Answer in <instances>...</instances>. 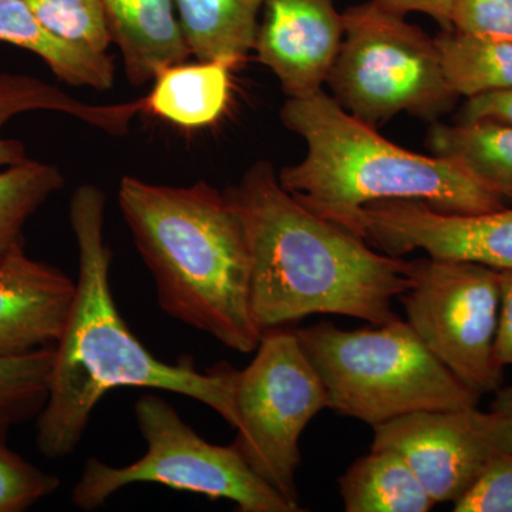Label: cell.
Here are the masks:
<instances>
[{
  "instance_id": "ba28073f",
  "label": "cell",
  "mask_w": 512,
  "mask_h": 512,
  "mask_svg": "<svg viewBox=\"0 0 512 512\" xmlns=\"http://www.w3.org/2000/svg\"><path fill=\"white\" fill-rule=\"evenodd\" d=\"M235 406L239 426L231 446L293 511H301L299 440L313 417L328 409V392L295 330L262 333L251 365L238 370Z\"/></svg>"
},
{
  "instance_id": "ac0fdd59",
  "label": "cell",
  "mask_w": 512,
  "mask_h": 512,
  "mask_svg": "<svg viewBox=\"0 0 512 512\" xmlns=\"http://www.w3.org/2000/svg\"><path fill=\"white\" fill-rule=\"evenodd\" d=\"M265 0H174L178 23L198 62L237 69L254 50Z\"/></svg>"
},
{
  "instance_id": "5b68a950",
  "label": "cell",
  "mask_w": 512,
  "mask_h": 512,
  "mask_svg": "<svg viewBox=\"0 0 512 512\" xmlns=\"http://www.w3.org/2000/svg\"><path fill=\"white\" fill-rule=\"evenodd\" d=\"M295 333L325 384L328 409L342 416L375 427L404 414L480 402L402 319L357 330L320 322Z\"/></svg>"
},
{
  "instance_id": "8fae6325",
  "label": "cell",
  "mask_w": 512,
  "mask_h": 512,
  "mask_svg": "<svg viewBox=\"0 0 512 512\" xmlns=\"http://www.w3.org/2000/svg\"><path fill=\"white\" fill-rule=\"evenodd\" d=\"M363 239L384 254L426 252L431 258L512 271V208L448 214L424 202L379 201L362 214Z\"/></svg>"
},
{
  "instance_id": "277c9868",
  "label": "cell",
  "mask_w": 512,
  "mask_h": 512,
  "mask_svg": "<svg viewBox=\"0 0 512 512\" xmlns=\"http://www.w3.org/2000/svg\"><path fill=\"white\" fill-rule=\"evenodd\" d=\"M281 120L305 141L306 156L282 168L279 183L303 207L356 237L363 238V210L373 202H424L448 214L505 207L461 165L396 146L323 90L286 100Z\"/></svg>"
},
{
  "instance_id": "484cf974",
  "label": "cell",
  "mask_w": 512,
  "mask_h": 512,
  "mask_svg": "<svg viewBox=\"0 0 512 512\" xmlns=\"http://www.w3.org/2000/svg\"><path fill=\"white\" fill-rule=\"evenodd\" d=\"M450 19L457 32L512 42V0H453Z\"/></svg>"
},
{
  "instance_id": "f546056e",
  "label": "cell",
  "mask_w": 512,
  "mask_h": 512,
  "mask_svg": "<svg viewBox=\"0 0 512 512\" xmlns=\"http://www.w3.org/2000/svg\"><path fill=\"white\" fill-rule=\"evenodd\" d=\"M387 8L396 12L407 13L417 12L433 19L441 30L451 29V3L453 0H379Z\"/></svg>"
},
{
  "instance_id": "ffe728a7",
  "label": "cell",
  "mask_w": 512,
  "mask_h": 512,
  "mask_svg": "<svg viewBox=\"0 0 512 512\" xmlns=\"http://www.w3.org/2000/svg\"><path fill=\"white\" fill-rule=\"evenodd\" d=\"M426 144L433 156L454 161L503 200H512V124L490 119L436 121Z\"/></svg>"
},
{
  "instance_id": "603a6c76",
  "label": "cell",
  "mask_w": 512,
  "mask_h": 512,
  "mask_svg": "<svg viewBox=\"0 0 512 512\" xmlns=\"http://www.w3.org/2000/svg\"><path fill=\"white\" fill-rule=\"evenodd\" d=\"M55 346L0 355V434L39 416L49 394Z\"/></svg>"
},
{
  "instance_id": "9c48e42d",
  "label": "cell",
  "mask_w": 512,
  "mask_h": 512,
  "mask_svg": "<svg viewBox=\"0 0 512 512\" xmlns=\"http://www.w3.org/2000/svg\"><path fill=\"white\" fill-rule=\"evenodd\" d=\"M409 275L400 301L421 342L473 392H497L504 379L495 359L500 271L427 256L410 262Z\"/></svg>"
},
{
  "instance_id": "83f0119b",
  "label": "cell",
  "mask_w": 512,
  "mask_h": 512,
  "mask_svg": "<svg viewBox=\"0 0 512 512\" xmlns=\"http://www.w3.org/2000/svg\"><path fill=\"white\" fill-rule=\"evenodd\" d=\"M501 303L495 336V359L501 367L512 366V271H500Z\"/></svg>"
},
{
  "instance_id": "d6986e66",
  "label": "cell",
  "mask_w": 512,
  "mask_h": 512,
  "mask_svg": "<svg viewBox=\"0 0 512 512\" xmlns=\"http://www.w3.org/2000/svg\"><path fill=\"white\" fill-rule=\"evenodd\" d=\"M348 512H427L436 501L396 451L370 448L339 478Z\"/></svg>"
},
{
  "instance_id": "6da1fadb",
  "label": "cell",
  "mask_w": 512,
  "mask_h": 512,
  "mask_svg": "<svg viewBox=\"0 0 512 512\" xmlns=\"http://www.w3.org/2000/svg\"><path fill=\"white\" fill-rule=\"evenodd\" d=\"M79 276L72 309L55 345L49 394L37 416L36 444L47 458L70 456L82 443L94 409L110 390L130 386L197 400L237 430L238 370L228 363L200 372L194 359L175 365L151 355L123 319L110 285L113 261L104 239L106 194L83 184L70 200Z\"/></svg>"
},
{
  "instance_id": "8992f818",
  "label": "cell",
  "mask_w": 512,
  "mask_h": 512,
  "mask_svg": "<svg viewBox=\"0 0 512 512\" xmlns=\"http://www.w3.org/2000/svg\"><path fill=\"white\" fill-rule=\"evenodd\" d=\"M345 36L328 79L333 99L370 127L407 113L436 120L458 96L447 83L436 39L406 15L369 0L343 12Z\"/></svg>"
},
{
  "instance_id": "7402d4cb",
  "label": "cell",
  "mask_w": 512,
  "mask_h": 512,
  "mask_svg": "<svg viewBox=\"0 0 512 512\" xmlns=\"http://www.w3.org/2000/svg\"><path fill=\"white\" fill-rule=\"evenodd\" d=\"M63 184L59 168L40 161L0 170V261L22 244L26 222Z\"/></svg>"
},
{
  "instance_id": "7c38bea8",
  "label": "cell",
  "mask_w": 512,
  "mask_h": 512,
  "mask_svg": "<svg viewBox=\"0 0 512 512\" xmlns=\"http://www.w3.org/2000/svg\"><path fill=\"white\" fill-rule=\"evenodd\" d=\"M262 10L258 62L278 77L288 99L319 93L345 36L335 0H265Z\"/></svg>"
},
{
  "instance_id": "30bf717a",
  "label": "cell",
  "mask_w": 512,
  "mask_h": 512,
  "mask_svg": "<svg viewBox=\"0 0 512 512\" xmlns=\"http://www.w3.org/2000/svg\"><path fill=\"white\" fill-rule=\"evenodd\" d=\"M372 447L406 460L430 497L456 503L495 458L512 454V419L478 406L404 414L373 427Z\"/></svg>"
},
{
  "instance_id": "4dcf8cb0",
  "label": "cell",
  "mask_w": 512,
  "mask_h": 512,
  "mask_svg": "<svg viewBox=\"0 0 512 512\" xmlns=\"http://www.w3.org/2000/svg\"><path fill=\"white\" fill-rule=\"evenodd\" d=\"M493 412L505 414L512 419V386L498 389L495 392L493 403H491Z\"/></svg>"
},
{
  "instance_id": "cb8c5ba5",
  "label": "cell",
  "mask_w": 512,
  "mask_h": 512,
  "mask_svg": "<svg viewBox=\"0 0 512 512\" xmlns=\"http://www.w3.org/2000/svg\"><path fill=\"white\" fill-rule=\"evenodd\" d=\"M37 19L57 35L107 52L111 39L100 0H23Z\"/></svg>"
},
{
  "instance_id": "4fadbf2b",
  "label": "cell",
  "mask_w": 512,
  "mask_h": 512,
  "mask_svg": "<svg viewBox=\"0 0 512 512\" xmlns=\"http://www.w3.org/2000/svg\"><path fill=\"white\" fill-rule=\"evenodd\" d=\"M76 282L30 258L22 244L0 261V355L52 348L72 309Z\"/></svg>"
},
{
  "instance_id": "e0dca14e",
  "label": "cell",
  "mask_w": 512,
  "mask_h": 512,
  "mask_svg": "<svg viewBox=\"0 0 512 512\" xmlns=\"http://www.w3.org/2000/svg\"><path fill=\"white\" fill-rule=\"evenodd\" d=\"M225 62L177 63L154 77L144 97V113L195 130L217 123L231 97V73Z\"/></svg>"
},
{
  "instance_id": "f1b7e54d",
  "label": "cell",
  "mask_w": 512,
  "mask_h": 512,
  "mask_svg": "<svg viewBox=\"0 0 512 512\" xmlns=\"http://www.w3.org/2000/svg\"><path fill=\"white\" fill-rule=\"evenodd\" d=\"M490 119L512 124V89L467 99L460 121Z\"/></svg>"
},
{
  "instance_id": "2e32d148",
  "label": "cell",
  "mask_w": 512,
  "mask_h": 512,
  "mask_svg": "<svg viewBox=\"0 0 512 512\" xmlns=\"http://www.w3.org/2000/svg\"><path fill=\"white\" fill-rule=\"evenodd\" d=\"M144 109V100L130 103L96 106L73 99L63 90L26 74H0V133L6 123L18 114L33 110L60 111L70 114L90 126L121 136L127 133L131 120ZM25 144L9 140L0 134V170L25 163Z\"/></svg>"
},
{
  "instance_id": "4316f807",
  "label": "cell",
  "mask_w": 512,
  "mask_h": 512,
  "mask_svg": "<svg viewBox=\"0 0 512 512\" xmlns=\"http://www.w3.org/2000/svg\"><path fill=\"white\" fill-rule=\"evenodd\" d=\"M453 504L456 512H512V454L495 458Z\"/></svg>"
},
{
  "instance_id": "7a4b0ae2",
  "label": "cell",
  "mask_w": 512,
  "mask_h": 512,
  "mask_svg": "<svg viewBox=\"0 0 512 512\" xmlns=\"http://www.w3.org/2000/svg\"><path fill=\"white\" fill-rule=\"evenodd\" d=\"M244 225L251 258L256 325L286 328L313 315H340L387 325L412 286L410 261L379 254L365 239L313 214L258 161L224 191Z\"/></svg>"
},
{
  "instance_id": "3957f363",
  "label": "cell",
  "mask_w": 512,
  "mask_h": 512,
  "mask_svg": "<svg viewBox=\"0 0 512 512\" xmlns=\"http://www.w3.org/2000/svg\"><path fill=\"white\" fill-rule=\"evenodd\" d=\"M119 205L160 308L225 348L255 352L264 332L252 315L247 235L224 192L126 175Z\"/></svg>"
},
{
  "instance_id": "d4e9b609",
  "label": "cell",
  "mask_w": 512,
  "mask_h": 512,
  "mask_svg": "<svg viewBox=\"0 0 512 512\" xmlns=\"http://www.w3.org/2000/svg\"><path fill=\"white\" fill-rule=\"evenodd\" d=\"M0 434V512H23L56 493L60 480L6 446Z\"/></svg>"
},
{
  "instance_id": "52a82bcc",
  "label": "cell",
  "mask_w": 512,
  "mask_h": 512,
  "mask_svg": "<svg viewBox=\"0 0 512 512\" xmlns=\"http://www.w3.org/2000/svg\"><path fill=\"white\" fill-rule=\"evenodd\" d=\"M134 416L146 454L124 467L89 458L72 491L79 510H97L128 485L160 484L210 500L232 501L241 512H295L234 447L202 439L163 397H138Z\"/></svg>"
},
{
  "instance_id": "9a60e30c",
  "label": "cell",
  "mask_w": 512,
  "mask_h": 512,
  "mask_svg": "<svg viewBox=\"0 0 512 512\" xmlns=\"http://www.w3.org/2000/svg\"><path fill=\"white\" fill-rule=\"evenodd\" d=\"M0 42L35 53L57 79L70 86L101 92L114 86L113 57L57 35L37 19L23 0H0Z\"/></svg>"
},
{
  "instance_id": "44dd1931",
  "label": "cell",
  "mask_w": 512,
  "mask_h": 512,
  "mask_svg": "<svg viewBox=\"0 0 512 512\" xmlns=\"http://www.w3.org/2000/svg\"><path fill=\"white\" fill-rule=\"evenodd\" d=\"M436 39L444 76L458 97L512 89V42L441 30Z\"/></svg>"
},
{
  "instance_id": "5bb4252c",
  "label": "cell",
  "mask_w": 512,
  "mask_h": 512,
  "mask_svg": "<svg viewBox=\"0 0 512 512\" xmlns=\"http://www.w3.org/2000/svg\"><path fill=\"white\" fill-rule=\"evenodd\" d=\"M111 43L131 86L151 83L165 67L191 57L174 0H100Z\"/></svg>"
}]
</instances>
